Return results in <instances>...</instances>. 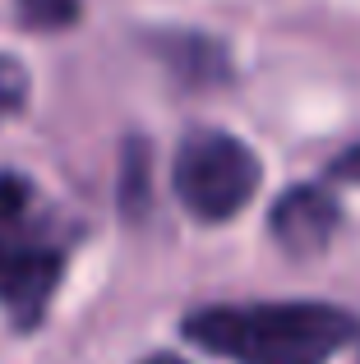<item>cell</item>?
<instances>
[{
  "label": "cell",
  "instance_id": "3",
  "mask_svg": "<svg viewBox=\"0 0 360 364\" xmlns=\"http://www.w3.org/2000/svg\"><path fill=\"white\" fill-rule=\"evenodd\" d=\"M60 282V254L46 240L18 231V222H0V300L14 323H37Z\"/></svg>",
  "mask_w": 360,
  "mask_h": 364
},
{
  "label": "cell",
  "instance_id": "6",
  "mask_svg": "<svg viewBox=\"0 0 360 364\" xmlns=\"http://www.w3.org/2000/svg\"><path fill=\"white\" fill-rule=\"evenodd\" d=\"M18 18L28 28L55 33V28H70L79 18V0H18Z\"/></svg>",
  "mask_w": 360,
  "mask_h": 364
},
{
  "label": "cell",
  "instance_id": "1",
  "mask_svg": "<svg viewBox=\"0 0 360 364\" xmlns=\"http://www.w3.org/2000/svg\"><path fill=\"white\" fill-rule=\"evenodd\" d=\"M180 332L231 364H328L360 337V318L324 300L208 304L185 314Z\"/></svg>",
  "mask_w": 360,
  "mask_h": 364
},
{
  "label": "cell",
  "instance_id": "2",
  "mask_svg": "<svg viewBox=\"0 0 360 364\" xmlns=\"http://www.w3.org/2000/svg\"><path fill=\"white\" fill-rule=\"evenodd\" d=\"M263 166L250 143L226 129H189L176 148L171 185L189 217L198 222H231L259 194Z\"/></svg>",
  "mask_w": 360,
  "mask_h": 364
},
{
  "label": "cell",
  "instance_id": "9",
  "mask_svg": "<svg viewBox=\"0 0 360 364\" xmlns=\"http://www.w3.org/2000/svg\"><path fill=\"white\" fill-rule=\"evenodd\" d=\"M144 364H185V360H180V355H148Z\"/></svg>",
  "mask_w": 360,
  "mask_h": 364
},
{
  "label": "cell",
  "instance_id": "7",
  "mask_svg": "<svg viewBox=\"0 0 360 364\" xmlns=\"http://www.w3.org/2000/svg\"><path fill=\"white\" fill-rule=\"evenodd\" d=\"M28 97V70L14 60V55H0V116L18 111Z\"/></svg>",
  "mask_w": 360,
  "mask_h": 364
},
{
  "label": "cell",
  "instance_id": "5",
  "mask_svg": "<svg viewBox=\"0 0 360 364\" xmlns=\"http://www.w3.org/2000/svg\"><path fill=\"white\" fill-rule=\"evenodd\" d=\"M120 203H125V213H144V203H148V148H144V143H134V148H125V176H120Z\"/></svg>",
  "mask_w": 360,
  "mask_h": 364
},
{
  "label": "cell",
  "instance_id": "8",
  "mask_svg": "<svg viewBox=\"0 0 360 364\" xmlns=\"http://www.w3.org/2000/svg\"><path fill=\"white\" fill-rule=\"evenodd\" d=\"M328 176H333V180H346V185H360V143H351V148L337 152L333 166H328Z\"/></svg>",
  "mask_w": 360,
  "mask_h": 364
},
{
  "label": "cell",
  "instance_id": "4",
  "mask_svg": "<svg viewBox=\"0 0 360 364\" xmlns=\"http://www.w3.org/2000/svg\"><path fill=\"white\" fill-rule=\"evenodd\" d=\"M337 226H342V208L324 185H291L268 213L272 240L291 258H319L333 245Z\"/></svg>",
  "mask_w": 360,
  "mask_h": 364
}]
</instances>
